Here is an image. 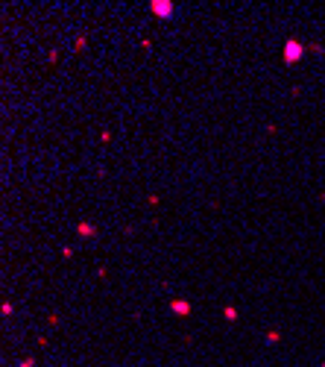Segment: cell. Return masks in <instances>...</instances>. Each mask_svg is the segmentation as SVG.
Returning <instances> with one entry per match:
<instances>
[{"label": "cell", "instance_id": "1", "mask_svg": "<svg viewBox=\"0 0 325 367\" xmlns=\"http://www.w3.org/2000/svg\"><path fill=\"white\" fill-rule=\"evenodd\" d=\"M302 53H305V44H299L296 38H290V41L284 44V62H287V65L299 62V59H302Z\"/></svg>", "mask_w": 325, "mask_h": 367}, {"label": "cell", "instance_id": "2", "mask_svg": "<svg viewBox=\"0 0 325 367\" xmlns=\"http://www.w3.org/2000/svg\"><path fill=\"white\" fill-rule=\"evenodd\" d=\"M150 9L155 18H170V15H173V3H170V0H152Z\"/></svg>", "mask_w": 325, "mask_h": 367}, {"label": "cell", "instance_id": "3", "mask_svg": "<svg viewBox=\"0 0 325 367\" xmlns=\"http://www.w3.org/2000/svg\"><path fill=\"white\" fill-rule=\"evenodd\" d=\"M170 308H173L176 314H182V317H185V314H191V303H187V300H173V303H170Z\"/></svg>", "mask_w": 325, "mask_h": 367}, {"label": "cell", "instance_id": "4", "mask_svg": "<svg viewBox=\"0 0 325 367\" xmlns=\"http://www.w3.org/2000/svg\"><path fill=\"white\" fill-rule=\"evenodd\" d=\"M76 229H79V235H94V226L91 224H79Z\"/></svg>", "mask_w": 325, "mask_h": 367}, {"label": "cell", "instance_id": "5", "mask_svg": "<svg viewBox=\"0 0 325 367\" xmlns=\"http://www.w3.org/2000/svg\"><path fill=\"white\" fill-rule=\"evenodd\" d=\"M223 314H226V317H229V320H237V311H234V308H226Z\"/></svg>", "mask_w": 325, "mask_h": 367}]
</instances>
